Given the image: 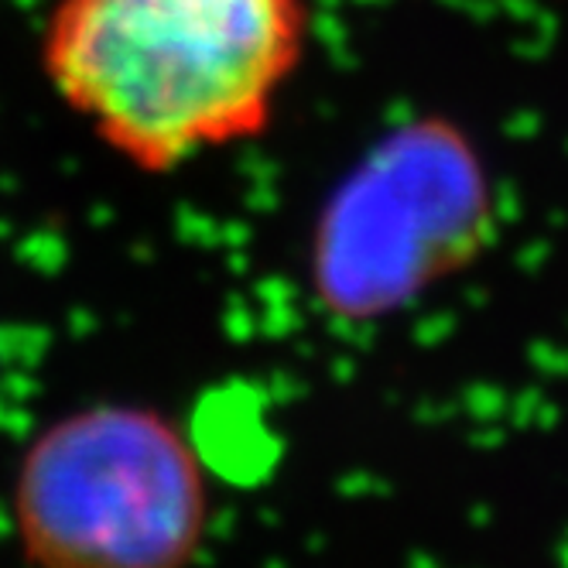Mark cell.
Wrapping results in <instances>:
<instances>
[{"instance_id":"obj_2","label":"cell","mask_w":568,"mask_h":568,"mask_svg":"<svg viewBox=\"0 0 568 568\" xmlns=\"http://www.w3.org/2000/svg\"><path fill=\"white\" fill-rule=\"evenodd\" d=\"M497 236L500 192L476 138L445 113L397 120L322 199L308 298L336 326H377L469 271Z\"/></svg>"},{"instance_id":"obj_3","label":"cell","mask_w":568,"mask_h":568,"mask_svg":"<svg viewBox=\"0 0 568 568\" xmlns=\"http://www.w3.org/2000/svg\"><path fill=\"white\" fill-rule=\"evenodd\" d=\"M11 517L28 568H192L213 527V483L172 415L106 397L31 435Z\"/></svg>"},{"instance_id":"obj_1","label":"cell","mask_w":568,"mask_h":568,"mask_svg":"<svg viewBox=\"0 0 568 568\" xmlns=\"http://www.w3.org/2000/svg\"><path fill=\"white\" fill-rule=\"evenodd\" d=\"M308 38V0H52L38 55L103 148L172 175L271 131Z\"/></svg>"}]
</instances>
